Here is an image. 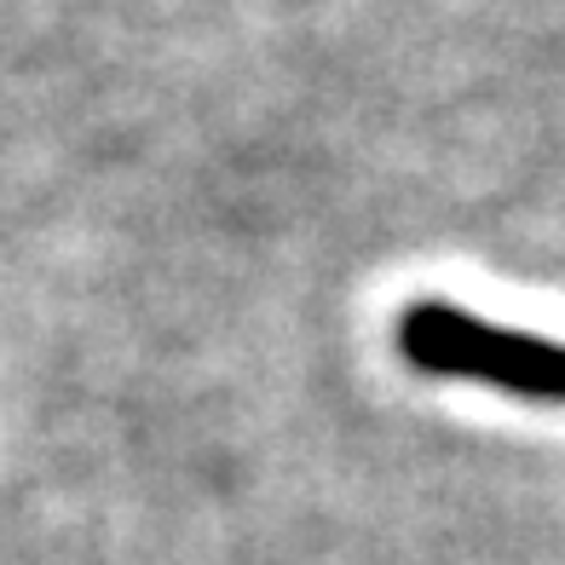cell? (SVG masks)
I'll use <instances>...</instances> for the list:
<instances>
[{
    "instance_id": "cell-1",
    "label": "cell",
    "mask_w": 565,
    "mask_h": 565,
    "mask_svg": "<svg viewBox=\"0 0 565 565\" xmlns=\"http://www.w3.org/2000/svg\"><path fill=\"white\" fill-rule=\"evenodd\" d=\"M398 347L409 364L433 375L484 381V387L520 398H565V347L520 335L508 323H484L445 300L409 306L398 323Z\"/></svg>"
}]
</instances>
